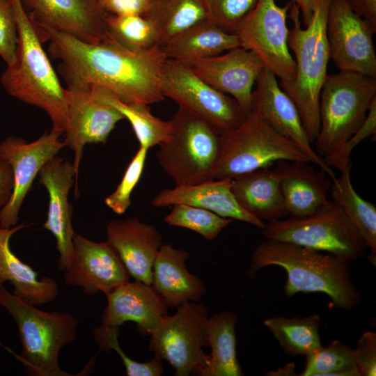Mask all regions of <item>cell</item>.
Returning a JSON list of instances; mask_svg holds the SVG:
<instances>
[{
	"label": "cell",
	"mask_w": 376,
	"mask_h": 376,
	"mask_svg": "<svg viewBox=\"0 0 376 376\" xmlns=\"http://www.w3.org/2000/svg\"><path fill=\"white\" fill-rule=\"evenodd\" d=\"M35 27L42 42L49 41V56L59 60L58 71L67 86L102 87L127 103L149 106L164 100L159 77L167 57L159 46L134 52L107 36L89 43L47 27Z\"/></svg>",
	"instance_id": "obj_1"
},
{
	"label": "cell",
	"mask_w": 376,
	"mask_h": 376,
	"mask_svg": "<svg viewBox=\"0 0 376 376\" xmlns=\"http://www.w3.org/2000/svg\"><path fill=\"white\" fill-rule=\"evenodd\" d=\"M269 265L285 270L283 290L287 297L298 292H322L330 297L334 307L346 311L354 308L361 301L351 278L349 261L334 254L265 240L253 251L246 273L253 279L260 269Z\"/></svg>",
	"instance_id": "obj_2"
},
{
	"label": "cell",
	"mask_w": 376,
	"mask_h": 376,
	"mask_svg": "<svg viewBox=\"0 0 376 376\" xmlns=\"http://www.w3.org/2000/svg\"><path fill=\"white\" fill-rule=\"evenodd\" d=\"M18 40L14 60L2 73L1 83L16 99L43 110L52 130L64 134L67 123L65 88L42 47V41L20 0H12Z\"/></svg>",
	"instance_id": "obj_3"
},
{
	"label": "cell",
	"mask_w": 376,
	"mask_h": 376,
	"mask_svg": "<svg viewBox=\"0 0 376 376\" xmlns=\"http://www.w3.org/2000/svg\"><path fill=\"white\" fill-rule=\"evenodd\" d=\"M375 99V77L350 71L327 75L320 95V127L314 150L328 166L341 171L351 163L344 155L345 145Z\"/></svg>",
	"instance_id": "obj_4"
},
{
	"label": "cell",
	"mask_w": 376,
	"mask_h": 376,
	"mask_svg": "<svg viewBox=\"0 0 376 376\" xmlns=\"http://www.w3.org/2000/svg\"><path fill=\"white\" fill-rule=\"evenodd\" d=\"M330 1L318 0L305 29L301 26L299 9L292 1L288 11L293 26L289 29L288 45L295 56L296 72L291 83L279 85L297 107L311 143L317 138L320 127V95L330 59L326 35Z\"/></svg>",
	"instance_id": "obj_5"
},
{
	"label": "cell",
	"mask_w": 376,
	"mask_h": 376,
	"mask_svg": "<svg viewBox=\"0 0 376 376\" xmlns=\"http://www.w3.org/2000/svg\"><path fill=\"white\" fill-rule=\"evenodd\" d=\"M0 306L15 320L22 345L19 357L26 375L70 376L59 366L61 349L76 340L78 319L71 313L44 311L0 285Z\"/></svg>",
	"instance_id": "obj_6"
},
{
	"label": "cell",
	"mask_w": 376,
	"mask_h": 376,
	"mask_svg": "<svg viewBox=\"0 0 376 376\" xmlns=\"http://www.w3.org/2000/svg\"><path fill=\"white\" fill-rule=\"evenodd\" d=\"M169 139L161 143L157 159L176 185L214 180L219 134L204 119L178 107L170 120Z\"/></svg>",
	"instance_id": "obj_7"
},
{
	"label": "cell",
	"mask_w": 376,
	"mask_h": 376,
	"mask_svg": "<svg viewBox=\"0 0 376 376\" xmlns=\"http://www.w3.org/2000/svg\"><path fill=\"white\" fill-rule=\"evenodd\" d=\"M280 160L311 163L295 142L250 111L240 126L219 135V156L214 179L233 178L270 167Z\"/></svg>",
	"instance_id": "obj_8"
},
{
	"label": "cell",
	"mask_w": 376,
	"mask_h": 376,
	"mask_svg": "<svg viewBox=\"0 0 376 376\" xmlns=\"http://www.w3.org/2000/svg\"><path fill=\"white\" fill-rule=\"evenodd\" d=\"M261 230L266 240L308 247L348 261L361 258L367 249L357 230L332 201L315 213L268 222Z\"/></svg>",
	"instance_id": "obj_9"
},
{
	"label": "cell",
	"mask_w": 376,
	"mask_h": 376,
	"mask_svg": "<svg viewBox=\"0 0 376 376\" xmlns=\"http://www.w3.org/2000/svg\"><path fill=\"white\" fill-rule=\"evenodd\" d=\"M159 87L164 97L204 119L219 134L240 126L248 114L233 97L209 85L178 61L166 60Z\"/></svg>",
	"instance_id": "obj_10"
},
{
	"label": "cell",
	"mask_w": 376,
	"mask_h": 376,
	"mask_svg": "<svg viewBox=\"0 0 376 376\" xmlns=\"http://www.w3.org/2000/svg\"><path fill=\"white\" fill-rule=\"evenodd\" d=\"M205 306L187 302L167 315L150 335L149 349L155 357L166 360L175 369V376L198 374L207 360L203 348L208 346Z\"/></svg>",
	"instance_id": "obj_11"
},
{
	"label": "cell",
	"mask_w": 376,
	"mask_h": 376,
	"mask_svg": "<svg viewBox=\"0 0 376 376\" xmlns=\"http://www.w3.org/2000/svg\"><path fill=\"white\" fill-rule=\"evenodd\" d=\"M290 3L281 7L275 0H258L235 32L241 47L255 53L265 67L280 79V84L291 83L296 72L288 45L287 17Z\"/></svg>",
	"instance_id": "obj_12"
},
{
	"label": "cell",
	"mask_w": 376,
	"mask_h": 376,
	"mask_svg": "<svg viewBox=\"0 0 376 376\" xmlns=\"http://www.w3.org/2000/svg\"><path fill=\"white\" fill-rule=\"evenodd\" d=\"M376 29L346 0H331L326 23L329 58L340 71L376 77L373 34Z\"/></svg>",
	"instance_id": "obj_13"
},
{
	"label": "cell",
	"mask_w": 376,
	"mask_h": 376,
	"mask_svg": "<svg viewBox=\"0 0 376 376\" xmlns=\"http://www.w3.org/2000/svg\"><path fill=\"white\" fill-rule=\"evenodd\" d=\"M61 135L50 130L28 143L21 137L11 136L0 142V157L11 167L13 187L8 203L0 210V227L16 226L19 213L33 182L43 165L67 146Z\"/></svg>",
	"instance_id": "obj_14"
},
{
	"label": "cell",
	"mask_w": 376,
	"mask_h": 376,
	"mask_svg": "<svg viewBox=\"0 0 376 376\" xmlns=\"http://www.w3.org/2000/svg\"><path fill=\"white\" fill-rule=\"evenodd\" d=\"M67 123L65 143L74 152L76 181L84 148L105 143L116 125L125 119L114 107L96 100L91 86L68 85L65 88Z\"/></svg>",
	"instance_id": "obj_15"
},
{
	"label": "cell",
	"mask_w": 376,
	"mask_h": 376,
	"mask_svg": "<svg viewBox=\"0 0 376 376\" xmlns=\"http://www.w3.org/2000/svg\"><path fill=\"white\" fill-rule=\"evenodd\" d=\"M251 110L263 118L275 131L295 142L311 164L324 171L331 180L336 177L312 147L299 111L292 99L281 88L276 75L265 67L256 81Z\"/></svg>",
	"instance_id": "obj_16"
},
{
	"label": "cell",
	"mask_w": 376,
	"mask_h": 376,
	"mask_svg": "<svg viewBox=\"0 0 376 376\" xmlns=\"http://www.w3.org/2000/svg\"><path fill=\"white\" fill-rule=\"evenodd\" d=\"M73 247L72 260L63 274L68 285L79 288L87 295L98 292L106 295L130 281L124 265L106 241L96 242L75 233Z\"/></svg>",
	"instance_id": "obj_17"
},
{
	"label": "cell",
	"mask_w": 376,
	"mask_h": 376,
	"mask_svg": "<svg viewBox=\"0 0 376 376\" xmlns=\"http://www.w3.org/2000/svg\"><path fill=\"white\" fill-rule=\"evenodd\" d=\"M36 26L47 27L89 43L106 37L107 13L97 0H20Z\"/></svg>",
	"instance_id": "obj_18"
},
{
	"label": "cell",
	"mask_w": 376,
	"mask_h": 376,
	"mask_svg": "<svg viewBox=\"0 0 376 376\" xmlns=\"http://www.w3.org/2000/svg\"><path fill=\"white\" fill-rule=\"evenodd\" d=\"M204 81L233 97L249 113L256 81L265 68L259 57L242 47L216 56L182 62Z\"/></svg>",
	"instance_id": "obj_19"
},
{
	"label": "cell",
	"mask_w": 376,
	"mask_h": 376,
	"mask_svg": "<svg viewBox=\"0 0 376 376\" xmlns=\"http://www.w3.org/2000/svg\"><path fill=\"white\" fill-rule=\"evenodd\" d=\"M39 181L49 196L47 219L43 228L54 236L58 253V268L64 271L74 255L71 209L68 201L70 190L76 173L72 163L55 156L39 171Z\"/></svg>",
	"instance_id": "obj_20"
},
{
	"label": "cell",
	"mask_w": 376,
	"mask_h": 376,
	"mask_svg": "<svg viewBox=\"0 0 376 376\" xmlns=\"http://www.w3.org/2000/svg\"><path fill=\"white\" fill-rule=\"evenodd\" d=\"M106 233V242L116 251L130 277L152 285L153 264L162 244L157 228L132 217L109 221Z\"/></svg>",
	"instance_id": "obj_21"
},
{
	"label": "cell",
	"mask_w": 376,
	"mask_h": 376,
	"mask_svg": "<svg viewBox=\"0 0 376 376\" xmlns=\"http://www.w3.org/2000/svg\"><path fill=\"white\" fill-rule=\"evenodd\" d=\"M105 296L101 321L106 325L132 321L141 334L150 336L168 315V306L153 287L139 281L124 283Z\"/></svg>",
	"instance_id": "obj_22"
},
{
	"label": "cell",
	"mask_w": 376,
	"mask_h": 376,
	"mask_svg": "<svg viewBox=\"0 0 376 376\" xmlns=\"http://www.w3.org/2000/svg\"><path fill=\"white\" fill-rule=\"evenodd\" d=\"M309 162L280 160L273 168L278 173L285 205L290 217H301L320 211L331 203L330 178Z\"/></svg>",
	"instance_id": "obj_23"
},
{
	"label": "cell",
	"mask_w": 376,
	"mask_h": 376,
	"mask_svg": "<svg viewBox=\"0 0 376 376\" xmlns=\"http://www.w3.org/2000/svg\"><path fill=\"white\" fill-rule=\"evenodd\" d=\"M231 181L230 178H224L195 185H175L159 191L152 205L163 207L186 204L263 229L265 226L264 221L249 214L237 203L231 191Z\"/></svg>",
	"instance_id": "obj_24"
},
{
	"label": "cell",
	"mask_w": 376,
	"mask_h": 376,
	"mask_svg": "<svg viewBox=\"0 0 376 376\" xmlns=\"http://www.w3.org/2000/svg\"><path fill=\"white\" fill-rule=\"evenodd\" d=\"M189 256L167 243L162 244L155 260L152 286L168 307L198 301L205 292L203 281L186 268Z\"/></svg>",
	"instance_id": "obj_25"
},
{
	"label": "cell",
	"mask_w": 376,
	"mask_h": 376,
	"mask_svg": "<svg viewBox=\"0 0 376 376\" xmlns=\"http://www.w3.org/2000/svg\"><path fill=\"white\" fill-rule=\"evenodd\" d=\"M231 191L237 203L249 214L271 222L288 215L274 168L267 167L232 178Z\"/></svg>",
	"instance_id": "obj_26"
},
{
	"label": "cell",
	"mask_w": 376,
	"mask_h": 376,
	"mask_svg": "<svg viewBox=\"0 0 376 376\" xmlns=\"http://www.w3.org/2000/svg\"><path fill=\"white\" fill-rule=\"evenodd\" d=\"M26 226L22 224L10 228L0 227V285L8 281L15 296L40 306L53 301L58 295L59 287L50 277L38 278V273L11 250L12 236Z\"/></svg>",
	"instance_id": "obj_27"
},
{
	"label": "cell",
	"mask_w": 376,
	"mask_h": 376,
	"mask_svg": "<svg viewBox=\"0 0 376 376\" xmlns=\"http://www.w3.org/2000/svg\"><path fill=\"white\" fill-rule=\"evenodd\" d=\"M167 58L188 62L241 47L238 36L205 20L166 40L159 45Z\"/></svg>",
	"instance_id": "obj_28"
},
{
	"label": "cell",
	"mask_w": 376,
	"mask_h": 376,
	"mask_svg": "<svg viewBox=\"0 0 376 376\" xmlns=\"http://www.w3.org/2000/svg\"><path fill=\"white\" fill-rule=\"evenodd\" d=\"M237 322V315L230 311H222L208 317L206 333L211 352L207 354V363L198 375H244L236 354Z\"/></svg>",
	"instance_id": "obj_29"
},
{
	"label": "cell",
	"mask_w": 376,
	"mask_h": 376,
	"mask_svg": "<svg viewBox=\"0 0 376 376\" xmlns=\"http://www.w3.org/2000/svg\"><path fill=\"white\" fill-rule=\"evenodd\" d=\"M351 168L352 162L340 171L339 178L332 180L330 187L331 201L357 230L370 250V261L375 266L376 207L355 191L351 182Z\"/></svg>",
	"instance_id": "obj_30"
},
{
	"label": "cell",
	"mask_w": 376,
	"mask_h": 376,
	"mask_svg": "<svg viewBox=\"0 0 376 376\" xmlns=\"http://www.w3.org/2000/svg\"><path fill=\"white\" fill-rule=\"evenodd\" d=\"M91 88L96 100L114 107L128 120L141 148L149 150L169 139L172 130L171 121L152 115L149 106L125 102L102 87Z\"/></svg>",
	"instance_id": "obj_31"
},
{
	"label": "cell",
	"mask_w": 376,
	"mask_h": 376,
	"mask_svg": "<svg viewBox=\"0 0 376 376\" xmlns=\"http://www.w3.org/2000/svg\"><path fill=\"white\" fill-rule=\"evenodd\" d=\"M278 340L284 352L290 357L307 356L321 346L319 335L320 316L287 318L278 315L263 322Z\"/></svg>",
	"instance_id": "obj_32"
},
{
	"label": "cell",
	"mask_w": 376,
	"mask_h": 376,
	"mask_svg": "<svg viewBox=\"0 0 376 376\" xmlns=\"http://www.w3.org/2000/svg\"><path fill=\"white\" fill-rule=\"evenodd\" d=\"M144 16L158 29L160 44L182 31L207 20L203 0H151Z\"/></svg>",
	"instance_id": "obj_33"
},
{
	"label": "cell",
	"mask_w": 376,
	"mask_h": 376,
	"mask_svg": "<svg viewBox=\"0 0 376 376\" xmlns=\"http://www.w3.org/2000/svg\"><path fill=\"white\" fill-rule=\"evenodd\" d=\"M104 27L107 38L131 52H146L161 42L156 25L144 15L107 13Z\"/></svg>",
	"instance_id": "obj_34"
},
{
	"label": "cell",
	"mask_w": 376,
	"mask_h": 376,
	"mask_svg": "<svg viewBox=\"0 0 376 376\" xmlns=\"http://www.w3.org/2000/svg\"><path fill=\"white\" fill-rule=\"evenodd\" d=\"M301 376H360L354 352L338 340L307 355Z\"/></svg>",
	"instance_id": "obj_35"
},
{
	"label": "cell",
	"mask_w": 376,
	"mask_h": 376,
	"mask_svg": "<svg viewBox=\"0 0 376 376\" xmlns=\"http://www.w3.org/2000/svg\"><path fill=\"white\" fill-rule=\"evenodd\" d=\"M169 225L185 228L214 240L233 219L222 217L210 210L186 204H175L164 217Z\"/></svg>",
	"instance_id": "obj_36"
},
{
	"label": "cell",
	"mask_w": 376,
	"mask_h": 376,
	"mask_svg": "<svg viewBox=\"0 0 376 376\" xmlns=\"http://www.w3.org/2000/svg\"><path fill=\"white\" fill-rule=\"evenodd\" d=\"M118 329L117 326L101 324L92 329L94 339L99 351L110 352L114 350L120 357L128 376H160L164 370L162 360L154 357L146 362H138L126 355L118 343Z\"/></svg>",
	"instance_id": "obj_37"
},
{
	"label": "cell",
	"mask_w": 376,
	"mask_h": 376,
	"mask_svg": "<svg viewBox=\"0 0 376 376\" xmlns=\"http://www.w3.org/2000/svg\"><path fill=\"white\" fill-rule=\"evenodd\" d=\"M207 20L224 31L235 33L240 22L253 10L258 0H203Z\"/></svg>",
	"instance_id": "obj_38"
},
{
	"label": "cell",
	"mask_w": 376,
	"mask_h": 376,
	"mask_svg": "<svg viewBox=\"0 0 376 376\" xmlns=\"http://www.w3.org/2000/svg\"><path fill=\"white\" fill-rule=\"evenodd\" d=\"M148 150L139 147L114 191L104 199V203L113 212L122 214L131 204V194L143 173Z\"/></svg>",
	"instance_id": "obj_39"
},
{
	"label": "cell",
	"mask_w": 376,
	"mask_h": 376,
	"mask_svg": "<svg viewBox=\"0 0 376 376\" xmlns=\"http://www.w3.org/2000/svg\"><path fill=\"white\" fill-rule=\"evenodd\" d=\"M18 40L12 0H0V56L9 65L14 60Z\"/></svg>",
	"instance_id": "obj_40"
},
{
	"label": "cell",
	"mask_w": 376,
	"mask_h": 376,
	"mask_svg": "<svg viewBox=\"0 0 376 376\" xmlns=\"http://www.w3.org/2000/svg\"><path fill=\"white\" fill-rule=\"evenodd\" d=\"M355 363L360 376L376 375V334L364 332L354 350Z\"/></svg>",
	"instance_id": "obj_41"
},
{
	"label": "cell",
	"mask_w": 376,
	"mask_h": 376,
	"mask_svg": "<svg viewBox=\"0 0 376 376\" xmlns=\"http://www.w3.org/2000/svg\"><path fill=\"white\" fill-rule=\"evenodd\" d=\"M376 133V99H375L368 111L366 117L357 131L351 136L344 147V155L350 159L352 150L361 141L375 136Z\"/></svg>",
	"instance_id": "obj_42"
},
{
	"label": "cell",
	"mask_w": 376,
	"mask_h": 376,
	"mask_svg": "<svg viewBox=\"0 0 376 376\" xmlns=\"http://www.w3.org/2000/svg\"><path fill=\"white\" fill-rule=\"evenodd\" d=\"M97 1L107 13L145 15L151 0H97Z\"/></svg>",
	"instance_id": "obj_43"
},
{
	"label": "cell",
	"mask_w": 376,
	"mask_h": 376,
	"mask_svg": "<svg viewBox=\"0 0 376 376\" xmlns=\"http://www.w3.org/2000/svg\"><path fill=\"white\" fill-rule=\"evenodd\" d=\"M13 187V175L11 167L0 157V210L10 199Z\"/></svg>",
	"instance_id": "obj_44"
},
{
	"label": "cell",
	"mask_w": 376,
	"mask_h": 376,
	"mask_svg": "<svg viewBox=\"0 0 376 376\" xmlns=\"http://www.w3.org/2000/svg\"><path fill=\"white\" fill-rule=\"evenodd\" d=\"M352 10L376 29V0H346Z\"/></svg>",
	"instance_id": "obj_45"
},
{
	"label": "cell",
	"mask_w": 376,
	"mask_h": 376,
	"mask_svg": "<svg viewBox=\"0 0 376 376\" xmlns=\"http://www.w3.org/2000/svg\"><path fill=\"white\" fill-rule=\"evenodd\" d=\"M291 1L298 6L303 22L307 26L313 16L318 0H291Z\"/></svg>",
	"instance_id": "obj_46"
},
{
	"label": "cell",
	"mask_w": 376,
	"mask_h": 376,
	"mask_svg": "<svg viewBox=\"0 0 376 376\" xmlns=\"http://www.w3.org/2000/svg\"><path fill=\"white\" fill-rule=\"evenodd\" d=\"M295 365L289 363L282 368H279L276 371H269L266 375H295Z\"/></svg>",
	"instance_id": "obj_47"
}]
</instances>
